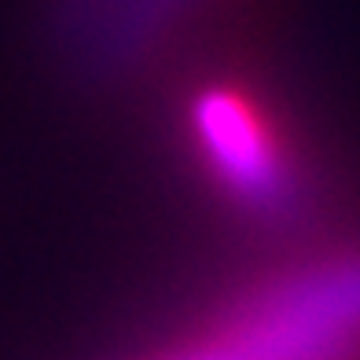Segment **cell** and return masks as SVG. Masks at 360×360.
Wrapping results in <instances>:
<instances>
[{
    "instance_id": "6da1fadb",
    "label": "cell",
    "mask_w": 360,
    "mask_h": 360,
    "mask_svg": "<svg viewBox=\"0 0 360 360\" xmlns=\"http://www.w3.org/2000/svg\"><path fill=\"white\" fill-rule=\"evenodd\" d=\"M118 360H360V250L261 272Z\"/></svg>"
},
{
    "instance_id": "7a4b0ae2",
    "label": "cell",
    "mask_w": 360,
    "mask_h": 360,
    "mask_svg": "<svg viewBox=\"0 0 360 360\" xmlns=\"http://www.w3.org/2000/svg\"><path fill=\"white\" fill-rule=\"evenodd\" d=\"M180 136L221 202L257 224H294L309 206V173L283 122L254 85L210 74L180 92Z\"/></svg>"
},
{
    "instance_id": "3957f363",
    "label": "cell",
    "mask_w": 360,
    "mask_h": 360,
    "mask_svg": "<svg viewBox=\"0 0 360 360\" xmlns=\"http://www.w3.org/2000/svg\"><path fill=\"white\" fill-rule=\"evenodd\" d=\"M228 0H56V37L81 74L133 81L188 52Z\"/></svg>"
}]
</instances>
